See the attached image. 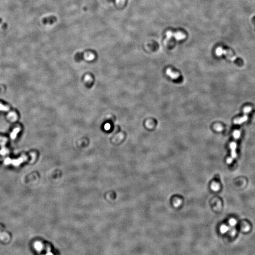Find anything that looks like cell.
Listing matches in <instances>:
<instances>
[{"instance_id": "30bf717a", "label": "cell", "mask_w": 255, "mask_h": 255, "mask_svg": "<svg viewBox=\"0 0 255 255\" xmlns=\"http://www.w3.org/2000/svg\"><path fill=\"white\" fill-rule=\"evenodd\" d=\"M229 230H230L229 227L225 225H222L220 228V231L222 233H225Z\"/></svg>"}, {"instance_id": "5b68a950", "label": "cell", "mask_w": 255, "mask_h": 255, "mask_svg": "<svg viewBox=\"0 0 255 255\" xmlns=\"http://www.w3.org/2000/svg\"><path fill=\"white\" fill-rule=\"evenodd\" d=\"M248 120V116L247 115H245L242 117L236 119L234 120V123L235 124H241L243 122H246Z\"/></svg>"}, {"instance_id": "277c9868", "label": "cell", "mask_w": 255, "mask_h": 255, "mask_svg": "<svg viewBox=\"0 0 255 255\" xmlns=\"http://www.w3.org/2000/svg\"><path fill=\"white\" fill-rule=\"evenodd\" d=\"M166 73L168 76L170 77L173 79H177L180 77V74L179 73L172 71L171 69H168Z\"/></svg>"}, {"instance_id": "8992f818", "label": "cell", "mask_w": 255, "mask_h": 255, "mask_svg": "<svg viewBox=\"0 0 255 255\" xmlns=\"http://www.w3.org/2000/svg\"><path fill=\"white\" fill-rule=\"evenodd\" d=\"M34 247L38 252L41 251L43 248V245L40 241H36L34 244Z\"/></svg>"}, {"instance_id": "e0dca14e", "label": "cell", "mask_w": 255, "mask_h": 255, "mask_svg": "<svg viewBox=\"0 0 255 255\" xmlns=\"http://www.w3.org/2000/svg\"><path fill=\"white\" fill-rule=\"evenodd\" d=\"M242 230L244 231H248L250 230V226L248 224H246L245 226H244L243 227Z\"/></svg>"}, {"instance_id": "6da1fadb", "label": "cell", "mask_w": 255, "mask_h": 255, "mask_svg": "<svg viewBox=\"0 0 255 255\" xmlns=\"http://www.w3.org/2000/svg\"><path fill=\"white\" fill-rule=\"evenodd\" d=\"M216 54L218 56H221L223 55H224L227 56L226 57H227L229 60L231 61H234L236 59V57L235 56H232L231 54L229 55L227 51L224 50L221 47H219L216 49Z\"/></svg>"}, {"instance_id": "5bb4252c", "label": "cell", "mask_w": 255, "mask_h": 255, "mask_svg": "<svg viewBox=\"0 0 255 255\" xmlns=\"http://www.w3.org/2000/svg\"><path fill=\"white\" fill-rule=\"evenodd\" d=\"M252 110V108L250 106H247L245 107L243 109V112L245 114H247L248 113H249Z\"/></svg>"}, {"instance_id": "9c48e42d", "label": "cell", "mask_w": 255, "mask_h": 255, "mask_svg": "<svg viewBox=\"0 0 255 255\" xmlns=\"http://www.w3.org/2000/svg\"><path fill=\"white\" fill-rule=\"evenodd\" d=\"M20 128H15L11 134V138H12V139L15 138L16 136H17V134L20 132Z\"/></svg>"}, {"instance_id": "ffe728a7", "label": "cell", "mask_w": 255, "mask_h": 255, "mask_svg": "<svg viewBox=\"0 0 255 255\" xmlns=\"http://www.w3.org/2000/svg\"><path fill=\"white\" fill-rule=\"evenodd\" d=\"M45 255H54L53 254V253H52L51 251H50L49 250H48V251H47V252L46 253V254H45Z\"/></svg>"}, {"instance_id": "2e32d148", "label": "cell", "mask_w": 255, "mask_h": 255, "mask_svg": "<svg viewBox=\"0 0 255 255\" xmlns=\"http://www.w3.org/2000/svg\"><path fill=\"white\" fill-rule=\"evenodd\" d=\"M215 129L217 131H221L223 130V127L221 125H219V124H217L215 126Z\"/></svg>"}, {"instance_id": "52a82bcc", "label": "cell", "mask_w": 255, "mask_h": 255, "mask_svg": "<svg viewBox=\"0 0 255 255\" xmlns=\"http://www.w3.org/2000/svg\"><path fill=\"white\" fill-rule=\"evenodd\" d=\"M7 118L11 121L14 122V121H16V120L17 119V115H16L15 113L11 112L7 115Z\"/></svg>"}, {"instance_id": "7a4b0ae2", "label": "cell", "mask_w": 255, "mask_h": 255, "mask_svg": "<svg viewBox=\"0 0 255 255\" xmlns=\"http://www.w3.org/2000/svg\"><path fill=\"white\" fill-rule=\"evenodd\" d=\"M230 148L231 149V157L234 159L235 158L237 157V153H236V147H237V144L235 142H232L231 143L230 145Z\"/></svg>"}, {"instance_id": "3957f363", "label": "cell", "mask_w": 255, "mask_h": 255, "mask_svg": "<svg viewBox=\"0 0 255 255\" xmlns=\"http://www.w3.org/2000/svg\"><path fill=\"white\" fill-rule=\"evenodd\" d=\"M57 21V18L56 17L52 16L48 17L47 18H44L43 20V22L44 24H53L55 23Z\"/></svg>"}, {"instance_id": "ba28073f", "label": "cell", "mask_w": 255, "mask_h": 255, "mask_svg": "<svg viewBox=\"0 0 255 255\" xmlns=\"http://www.w3.org/2000/svg\"><path fill=\"white\" fill-rule=\"evenodd\" d=\"M9 235L5 232L0 233V239L4 241H7L9 239Z\"/></svg>"}, {"instance_id": "7c38bea8", "label": "cell", "mask_w": 255, "mask_h": 255, "mask_svg": "<svg viewBox=\"0 0 255 255\" xmlns=\"http://www.w3.org/2000/svg\"><path fill=\"white\" fill-rule=\"evenodd\" d=\"M233 136L235 139H238L240 136V132L239 130H235L233 133Z\"/></svg>"}, {"instance_id": "ac0fdd59", "label": "cell", "mask_w": 255, "mask_h": 255, "mask_svg": "<svg viewBox=\"0 0 255 255\" xmlns=\"http://www.w3.org/2000/svg\"><path fill=\"white\" fill-rule=\"evenodd\" d=\"M236 231L235 229H232L231 231H230V234L231 236H234L235 234H236Z\"/></svg>"}, {"instance_id": "9a60e30c", "label": "cell", "mask_w": 255, "mask_h": 255, "mask_svg": "<svg viewBox=\"0 0 255 255\" xmlns=\"http://www.w3.org/2000/svg\"><path fill=\"white\" fill-rule=\"evenodd\" d=\"M76 58L78 60H81L83 58V55L81 53H78L75 55Z\"/></svg>"}, {"instance_id": "44dd1931", "label": "cell", "mask_w": 255, "mask_h": 255, "mask_svg": "<svg viewBox=\"0 0 255 255\" xmlns=\"http://www.w3.org/2000/svg\"><path fill=\"white\" fill-rule=\"evenodd\" d=\"M107 1H108L110 2H112V3H114L115 2L116 0H107Z\"/></svg>"}, {"instance_id": "8fae6325", "label": "cell", "mask_w": 255, "mask_h": 255, "mask_svg": "<svg viewBox=\"0 0 255 255\" xmlns=\"http://www.w3.org/2000/svg\"><path fill=\"white\" fill-rule=\"evenodd\" d=\"M0 111L4 112H8L10 111V108L8 106H4L3 105L0 104Z\"/></svg>"}, {"instance_id": "d6986e66", "label": "cell", "mask_w": 255, "mask_h": 255, "mask_svg": "<svg viewBox=\"0 0 255 255\" xmlns=\"http://www.w3.org/2000/svg\"><path fill=\"white\" fill-rule=\"evenodd\" d=\"M233 159L232 157H231H231H230V158H228V159H227V163H228V164H231V163H232V161H233Z\"/></svg>"}, {"instance_id": "4fadbf2b", "label": "cell", "mask_w": 255, "mask_h": 255, "mask_svg": "<svg viewBox=\"0 0 255 255\" xmlns=\"http://www.w3.org/2000/svg\"><path fill=\"white\" fill-rule=\"evenodd\" d=\"M229 224L230 225L232 226V227H234L235 226L236 224H237V221L235 219H233V218H232L229 221Z\"/></svg>"}]
</instances>
